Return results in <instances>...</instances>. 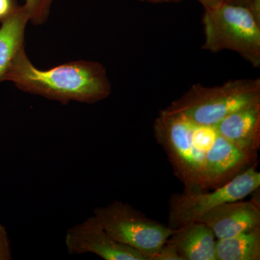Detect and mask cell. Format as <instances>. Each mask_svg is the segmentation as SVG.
Returning a JSON list of instances; mask_svg holds the SVG:
<instances>
[{
    "label": "cell",
    "instance_id": "11",
    "mask_svg": "<svg viewBox=\"0 0 260 260\" xmlns=\"http://www.w3.org/2000/svg\"><path fill=\"white\" fill-rule=\"evenodd\" d=\"M215 238L204 223L193 222L175 229L167 243L184 260H216Z\"/></svg>",
    "mask_w": 260,
    "mask_h": 260
},
{
    "label": "cell",
    "instance_id": "3",
    "mask_svg": "<svg viewBox=\"0 0 260 260\" xmlns=\"http://www.w3.org/2000/svg\"><path fill=\"white\" fill-rule=\"evenodd\" d=\"M260 103V79L229 80L218 86L192 85L164 111L198 124L215 126L232 113Z\"/></svg>",
    "mask_w": 260,
    "mask_h": 260
},
{
    "label": "cell",
    "instance_id": "1",
    "mask_svg": "<svg viewBox=\"0 0 260 260\" xmlns=\"http://www.w3.org/2000/svg\"><path fill=\"white\" fill-rule=\"evenodd\" d=\"M5 81L32 95L67 105L71 102L93 104L112 93L107 69L98 61H70L48 70L36 68L25 47L15 56Z\"/></svg>",
    "mask_w": 260,
    "mask_h": 260
},
{
    "label": "cell",
    "instance_id": "20",
    "mask_svg": "<svg viewBox=\"0 0 260 260\" xmlns=\"http://www.w3.org/2000/svg\"><path fill=\"white\" fill-rule=\"evenodd\" d=\"M142 2H148V3H166V2H179L181 0H140Z\"/></svg>",
    "mask_w": 260,
    "mask_h": 260
},
{
    "label": "cell",
    "instance_id": "10",
    "mask_svg": "<svg viewBox=\"0 0 260 260\" xmlns=\"http://www.w3.org/2000/svg\"><path fill=\"white\" fill-rule=\"evenodd\" d=\"M214 127L220 136L243 153L257 158L260 145V103L232 113Z\"/></svg>",
    "mask_w": 260,
    "mask_h": 260
},
{
    "label": "cell",
    "instance_id": "14",
    "mask_svg": "<svg viewBox=\"0 0 260 260\" xmlns=\"http://www.w3.org/2000/svg\"><path fill=\"white\" fill-rule=\"evenodd\" d=\"M53 0H25L24 6L29 15V21L34 25L47 23L50 15Z\"/></svg>",
    "mask_w": 260,
    "mask_h": 260
},
{
    "label": "cell",
    "instance_id": "19",
    "mask_svg": "<svg viewBox=\"0 0 260 260\" xmlns=\"http://www.w3.org/2000/svg\"><path fill=\"white\" fill-rule=\"evenodd\" d=\"M222 3H229V4L242 5L247 7L249 0H221Z\"/></svg>",
    "mask_w": 260,
    "mask_h": 260
},
{
    "label": "cell",
    "instance_id": "17",
    "mask_svg": "<svg viewBox=\"0 0 260 260\" xmlns=\"http://www.w3.org/2000/svg\"><path fill=\"white\" fill-rule=\"evenodd\" d=\"M15 8L13 0H0V22L8 18Z\"/></svg>",
    "mask_w": 260,
    "mask_h": 260
},
{
    "label": "cell",
    "instance_id": "7",
    "mask_svg": "<svg viewBox=\"0 0 260 260\" xmlns=\"http://www.w3.org/2000/svg\"><path fill=\"white\" fill-rule=\"evenodd\" d=\"M65 245L70 254H93L105 260H148L136 249L116 241L94 215L68 229Z\"/></svg>",
    "mask_w": 260,
    "mask_h": 260
},
{
    "label": "cell",
    "instance_id": "5",
    "mask_svg": "<svg viewBox=\"0 0 260 260\" xmlns=\"http://www.w3.org/2000/svg\"><path fill=\"white\" fill-rule=\"evenodd\" d=\"M93 215L116 241L136 249L148 260H153L175 230L119 201L95 208Z\"/></svg>",
    "mask_w": 260,
    "mask_h": 260
},
{
    "label": "cell",
    "instance_id": "16",
    "mask_svg": "<svg viewBox=\"0 0 260 260\" xmlns=\"http://www.w3.org/2000/svg\"><path fill=\"white\" fill-rule=\"evenodd\" d=\"M153 260H184L174 246L166 243L159 249Z\"/></svg>",
    "mask_w": 260,
    "mask_h": 260
},
{
    "label": "cell",
    "instance_id": "8",
    "mask_svg": "<svg viewBox=\"0 0 260 260\" xmlns=\"http://www.w3.org/2000/svg\"><path fill=\"white\" fill-rule=\"evenodd\" d=\"M197 222L206 225L218 239L234 237L260 226L259 200L224 203L207 212Z\"/></svg>",
    "mask_w": 260,
    "mask_h": 260
},
{
    "label": "cell",
    "instance_id": "2",
    "mask_svg": "<svg viewBox=\"0 0 260 260\" xmlns=\"http://www.w3.org/2000/svg\"><path fill=\"white\" fill-rule=\"evenodd\" d=\"M159 144L167 152L186 191H204L207 154L218 135L214 126L198 125L178 114L160 112L154 124Z\"/></svg>",
    "mask_w": 260,
    "mask_h": 260
},
{
    "label": "cell",
    "instance_id": "12",
    "mask_svg": "<svg viewBox=\"0 0 260 260\" xmlns=\"http://www.w3.org/2000/svg\"><path fill=\"white\" fill-rule=\"evenodd\" d=\"M29 22L25 7L16 6L11 14L1 22L0 27V83L19 51L25 47V32Z\"/></svg>",
    "mask_w": 260,
    "mask_h": 260
},
{
    "label": "cell",
    "instance_id": "6",
    "mask_svg": "<svg viewBox=\"0 0 260 260\" xmlns=\"http://www.w3.org/2000/svg\"><path fill=\"white\" fill-rule=\"evenodd\" d=\"M260 186V173L255 166L249 167L223 186L210 193L184 191L172 197L169 209V227L177 229L197 222L204 214L219 205L242 200Z\"/></svg>",
    "mask_w": 260,
    "mask_h": 260
},
{
    "label": "cell",
    "instance_id": "4",
    "mask_svg": "<svg viewBox=\"0 0 260 260\" xmlns=\"http://www.w3.org/2000/svg\"><path fill=\"white\" fill-rule=\"evenodd\" d=\"M203 49L235 51L254 68L260 66V23L242 5L221 4L205 10Z\"/></svg>",
    "mask_w": 260,
    "mask_h": 260
},
{
    "label": "cell",
    "instance_id": "9",
    "mask_svg": "<svg viewBox=\"0 0 260 260\" xmlns=\"http://www.w3.org/2000/svg\"><path fill=\"white\" fill-rule=\"evenodd\" d=\"M256 158L243 153L220 135H217L207 154V189L220 187L247 169Z\"/></svg>",
    "mask_w": 260,
    "mask_h": 260
},
{
    "label": "cell",
    "instance_id": "13",
    "mask_svg": "<svg viewBox=\"0 0 260 260\" xmlns=\"http://www.w3.org/2000/svg\"><path fill=\"white\" fill-rule=\"evenodd\" d=\"M216 260H259L260 226L215 243Z\"/></svg>",
    "mask_w": 260,
    "mask_h": 260
},
{
    "label": "cell",
    "instance_id": "15",
    "mask_svg": "<svg viewBox=\"0 0 260 260\" xmlns=\"http://www.w3.org/2000/svg\"><path fill=\"white\" fill-rule=\"evenodd\" d=\"M13 259V250L6 227L0 223V260Z\"/></svg>",
    "mask_w": 260,
    "mask_h": 260
},
{
    "label": "cell",
    "instance_id": "18",
    "mask_svg": "<svg viewBox=\"0 0 260 260\" xmlns=\"http://www.w3.org/2000/svg\"><path fill=\"white\" fill-rule=\"evenodd\" d=\"M199 3L203 5L205 10L211 9L221 4V0H198Z\"/></svg>",
    "mask_w": 260,
    "mask_h": 260
}]
</instances>
